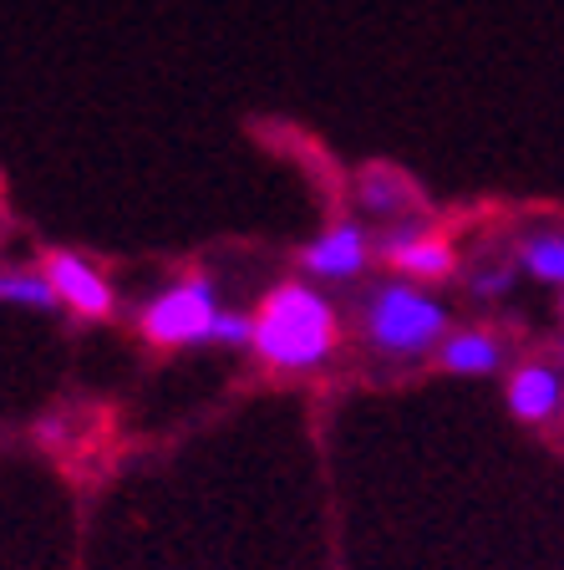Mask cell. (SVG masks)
I'll return each mask as SVG.
<instances>
[{
	"label": "cell",
	"mask_w": 564,
	"mask_h": 570,
	"mask_svg": "<svg viewBox=\"0 0 564 570\" xmlns=\"http://www.w3.org/2000/svg\"><path fill=\"white\" fill-rule=\"evenodd\" d=\"M342 346V316L320 296L316 285L290 281L275 285L255 311V352L265 367L280 372H310L326 367Z\"/></svg>",
	"instance_id": "1"
},
{
	"label": "cell",
	"mask_w": 564,
	"mask_h": 570,
	"mask_svg": "<svg viewBox=\"0 0 564 570\" xmlns=\"http://www.w3.org/2000/svg\"><path fill=\"white\" fill-rule=\"evenodd\" d=\"M362 326L376 352H387V356H423V352H433L437 342H447L443 301H433L427 291L402 285V281H376L372 291H366Z\"/></svg>",
	"instance_id": "2"
},
{
	"label": "cell",
	"mask_w": 564,
	"mask_h": 570,
	"mask_svg": "<svg viewBox=\"0 0 564 570\" xmlns=\"http://www.w3.org/2000/svg\"><path fill=\"white\" fill-rule=\"evenodd\" d=\"M214 321H219L214 281L209 275H184L138 311V332L154 346H194L214 336Z\"/></svg>",
	"instance_id": "3"
},
{
	"label": "cell",
	"mask_w": 564,
	"mask_h": 570,
	"mask_svg": "<svg viewBox=\"0 0 564 570\" xmlns=\"http://www.w3.org/2000/svg\"><path fill=\"white\" fill-rule=\"evenodd\" d=\"M376 255L402 271L407 281H447V275L458 271V249L443 229L433 225H417V219H397L376 235Z\"/></svg>",
	"instance_id": "4"
},
{
	"label": "cell",
	"mask_w": 564,
	"mask_h": 570,
	"mask_svg": "<svg viewBox=\"0 0 564 570\" xmlns=\"http://www.w3.org/2000/svg\"><path fill=\"white\" fill-rule=\"evenodd\" d=\"M41 271H47L51 291H57V301L71 316H87V321L112 316V281L87 255H77V249H47Z\"/></svg>",
	"instance_id": "5"
},
{
	"label": "cell",
	"mask_w": 564,
	"mask_h": 570,
	"mask_svg": "<svg viewBox=\"0 0 564 570\" xmlns=\"http://www.w3.org/2000/svg\"><path fill=\"white\" fill-rule=\"evenodd\" d=\"M376 239L366 235L356 219H336L330 229H320L306 249H300V265L316 281H356V275L372 265Z\"/></svg>",
	"instance_id": "6"
},
{
	"label": "cell",
	"mask_w": 564,
	"mask_h": 570,
	"mask_svg": "<svg viewBox=\"0 0 564 570\" xmlns=\"http://www.w3.org/2000/svg\"><path fill=\"white\" fill-rule=\"evenodd\" d=\"M356 199H362V209L387 214L392 225H397V214L423 209V194H417V184H412L402 168H392V164H366L362 174H356Z\"/></svg>",
	"instance_id": "7"
},
{
	"label": "cell",
	"mask_w": 564,
	"mask_h": 570,
	"mask_svg": "<svg viewBox=\"0 0 564 570\" xmlns=\"http://www.w3.org/2000/svg\"><path fill=\"white\" fill-rule=\"evenodd\" d=\"M560 403H564V382L554 367H544V362L514 367V377H508V407H514V417L544 423V417L560 413Z\"/></svg>",
	"instance_id": "8"
},
{
	"label": "cell",
	"mask_w": 564,
	"mask_h": 570,
	"mask_svg": "<svg viewBox=\"0 0 564 570\" xmlns=\"http://www.w3.org/2000/svg\"><path fill=\"white\" fill-rule=\"evenodd\" d=\"M504 362V342L488 332H453L443 342V367L458 372V377H483Z\"/></svg>",
	"instance_id": "9"
},
{
	"label": "cell",
	"mask_w": 564,
	"mask_h": 570,
	"mask_svg": "<svg viewBox=\"0 0 564 570\" xmlns=\"http://www.w3.org/2000/svg\"><path fill=\"white\" fill-rule=\"evenodd\" d=\"M0 306H26V311H51L61 306L51 291L47 271L36 265H0Z\"/></svg>",
	"instance_id": "10"
},
{
	"label": "cell",
	"mask_w": 564,
	"mask_h": 570,
	"mask_svg": "<svg viewBox=\"0 0 564 570\" xmlns=\"http://www.w3.org/2000/svg\"><path fill=\"white\" fill-rule=\"evenodd\" d=\"M518 265H524L530 275H540V281H550V285H564V235L560 229L530 235L524 249H518Z\"/></svg>",
	"instance_id": "11"
},
{
	"label": "cell",
	"mask_w": 564,
	"mask_h": 570,
	"mask_svg": "<svg viewBox=\"0 0 564 570\" xmlns=\"http://www.w3.org/2000/svg\"><path fill=\"white\" fill-rule=\"evenodd\" d=\"M209 342L219 346H255V316H239V311H219Z\"/></svg>",
	"instance_id": "12"
},
{
	"label": "cell",
	"mask_w": 564,
	"mask_h": 570,
	"mask_svg": "<svg viewBox=\"0 0 564 570\" xmlns=\"http://www.w3.org/2000/svg\"><path fill=\"white\" fill-rule=\"evenodd\" d=\"M508 281H514V271H478L473 275V291L478 296H498V291H508Z\"/></svg>",
	"instance_id": "13"
},
{
	"label": "cell",
	"mask_w": 564,
	"mask_h": 570,
	"mask_svg": "<svg viewBox=\"0 0 564 570\" xmlns=\"http://www.w3.org/2000/svg\"><path fill=\"white\" fill-rule=\"evenodd\" d=\"M560 352H564V346H560Z\"/></svg>",
	"instance_id": "14"
}]
</instances>
